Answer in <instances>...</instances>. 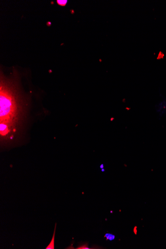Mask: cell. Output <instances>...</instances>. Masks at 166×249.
Returning a JSON list of instances; mask_svg holds the SVG:
<instances>
[{
    "label": "cell",
    "instance_id": "3957f363",
    "mask_svg": "<svg viewBox=\"0 0 166 249\" xmlns=\"http://www.w3.org/2000/svg\"><path fill=\"white\" fill-rule=\"evenodd\" d=\"M105 237H106L107 239L110 240V241H112L115 239V236L111 234H107L105 235Z\"/></svg>",
    "mask_w": 166,
    "mask_h": 249
},
{
    "label": "cell",
    "instance_id": "6da1fadb",
    "mask_svg": "<svg viewBox=\"0 0 166 249\" xmlns=\"http://www.w3.org/2000/svg\"><path fill=\"white\" fill-rule=\"evenodd\" d=\"M16 89L12 81L1 77L0 86L1 123L8 124L11 129L14 126L13 124L18 119L22 110L21 101Z\"/></svg>",
    "mask_w": 166,
    "mask_h": 249
},
{
    "label": "cell",
    "instance_id": "7a4b0ae2",
    "mask_svg": "<svg viewBox=\"0 0 166 249\" xmlns=\"http://www.w3.org/2000/svg\"><path fill=\"white\" fill-rule=\"evenodd\" d=\"M55 230H56V226L55 228V230L54 232V234L52 239L50 245L46 247V249H55Z\"/></svg>",
    "mask_w": 166,
    "mask_h": 249
}]
</instances>
